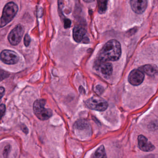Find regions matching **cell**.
Wrapping results in <instances>:
<instances>
[{
	"label": "cell",
	"mask_w": 158,
	"mask_h": 158,
	"mask_svg": "<svg viewBox=\"0 0 158 158\" xmlns=\"http://www.w3.org/2000/svg\"><path fill=\"white\" fill-rule=\"evenodd\" d=\"M121 53V46L120 43L117 40H110L105 44L100 51L98 61H117L119 59Z\"/></svg>",
	"instance_id": "obj_1"
},
{
	"label": "cell",
	"mask_w": 158,
	"mask_h": 158,
	"mask_svg": "<svg viewBox=\"0 0 158 158\" xmlns=\"http://www.w3.org/2000/svg\"><path fill=\"white\" fill-rule=\"evenodd\" d=\"M24 32V28L23 26L19 24L17 25L9 33L8 40L10 44L17 45L21 41Z\"/></svg>",
	"instance_id": "obj_5"
},
{
	"label": "cell",
	"mask_w": 158,
	"mask_h": 158,
	"mask_svg": "<svg viewBox=\"0 0 158 158\" xmlns=\"http://www.w3.org/2000/svg\"><path fill=\"white\" fill-rule=\"evenodd\" d=\"M98 68L102 74L105 76H109L113 72V67L110 63L107 62H101L98 61Z\"/></svg>",
	"instance_id": "obj_11"
},
{
	"label": "cell",
	"mask_w": 158,
	"mask_h": 158,
	"mask_svg": "<svg viewBox=\"0 0 158 158\" xmlns=\"http://www.w3.org/2000/svg\"><path fill=\"white\" fill-rule=\"evenodd\" d=\"M108 0H97L98 13L103 14L105 13L107 9Z\"/></svg>",
	"instance_id": "obj_15"
},
{
	"label": "cell",
	"mask_w": 158,
	"mask_h": 158,
	"mask_svg": "<svg viewBox=\"0 0 158 158\" xmlns=\"http://www.w3.org/2000/svg\"><path fill=\"white\" fill-rule=\"evenodd\" d=\"M144 79V75L141 70L134 69L130 73L128 81L132 85H138L142 83Z\"/></svg>",
	"instance_id": "obj_7"
},
{
	"label": "cell",
	"mask_w": 158,
	"mask_h": 158,
	"mask_svg": "<svg viewBox=\"0 0 158 158\" xmlns=\"http://www.w3.org/2000/svg\"><path fill=\"white\" fill-rule=\"evenodd\" d=\"M1 60L5 64L13 65L19 62V56L14 51L4 50L1 53Z\"/></svg>",
	"instance_id": "obj_6"
},
{
	"label": "cell",
	"mask_w": 158,
	"mask_h": 158,
	"mask_svg": "<svg viewBox=\"0 0 158 158\" xmlns=\"http://www.w3.org/2000/svg\"><path fill=\"white\" fill-rule=\"evenodd\" d=\"M138 142L139 148L143 151L150 152L155 149V146L143 135H140L138 136Z\"/></svg>",
	"instance_id": "obj_9"
},
{
	"label": "cell",
	"mask_w": 158,
	"mask_h": 158,
	"mask_svg": "<svg viewBox=\"0 0 158 158\" xmlns=\"http://www.w3.org/2000/svg\"><path fill=\"white\" fill-rule=\"evenodd\" d=\"M46 100L44 99H38L33 103V110L35 116L41 120H46L53 115V111L50 109L45 107Z\"/></svg>",
	"instance_id": "obj_2"
},
{
	"label": "cell",
	"mask_w": 158,
	"mask_h": 158,
	"mask_svg": "<svg viewBox=\"0 0 158 158\" xmlns=\"http://www.w3.org/2000/svg\"><path fill=\"white\" fill-rule=\"evenodd\" d=\"M5 89L4 87L1 86L0 88V98H2L4 94Z\"/></svg>",
	"instance_id": "obj_22"
},
{
	"label": "cell",
	"mask_w": 158,
	"mask_h": 158,
	"mask_svg": "<svg viewBox=\"0 0 158 158\" xmlns=\"http://www.w3.org/2000/svg\"><path fill=\"white\" fill-rule=\"evenodd\" d=\"M71 21L68 19H64V27L65 28H69L71 26Z\"/></svg>",
	"instance_id": "obj_18"
},
{
	"label": "cell",
	"mask_w": 158,
	"mask_h": 158,
	"mask_svg": "<svg viewBox=\"0 0 158 158\" xmlns=\"http://www.w3.org/2000/svg\"><path fill=\"white\" fill-rule=\"evenodd\" d=\"M31 41V39L29 35L28 34H26L25 37H24V43L26 47H28V46H29L30 44Z\"/></svg>",
	"instance_id": "obj_17"
},
{
	"label": "cell",
	"mask_w": 158,
	"mask_h": 158,
	"mask_svg": "<svg viewBox=\"0 0 158 158\" xmlns=\"http://www.w3.org/2000/svg\"><path fill=\"white\" fill-rule=\"evenodd\" d=\"M86 31L85 29L79 26H76L73 30V37L74 40L80 43L84 39Z\"/></svg>",
	"instance_id": "obj_10"
},
{
	"label": "cell",
	"mask_w": 158,
	"mask_h": 158,
	"mask_svg": "<svg viewBox=\"0 0 158 158\" xmlns=\"http://www.w3.org/2000/svg\"><path fill=\"white\" fill-rule=\"evenodd\" d=\"M18 11V6L14 2L7 3L4 7L1 19V27L6 25L13 20Z\"/></svg>",
	"instance_id": "obj_3"
},
{
	"label": "cell",
	"mask_w": 158,
	"mask_h": 158,
	"mask_svg": "<svg viewBox=\"0 0 158 158\" xmlns=\"http://www.w3.org/2000/svg\"><path fill=\"white\" fill-rule=\"evenodd\" d=\"M83 1L86 3H91L92 2L95 0H83Z\"/></svg>",
	"instance_id": "obj_23"
},
{
	"label": "cell",
	"mask_w": 158,
	"mask_h": 158,
	"mask_svg": "<svg viewBox=\"0 0 158 158\" xmlns=\"http://www.w3.org/2000/svg\"><path fill=\"white\" fill-rule=\"evenodd\" d=\"M0 110H1V118H2L5 115L6 111L5 106L3 104H2L0 106Z\"/></svg>",
	"instance_id": "obj_19"
},
{
	"label": "cell",
	"mask_w": 158,
	"mask_h": 158,
	"mask_svg": "<svg viewBox=\"0 0 158 158\" xmlns=\"http://www.w3.org/2000/svg\"><path fill=\"white\" fill-rule=\"evenodd\" d=\"M130 3L133 11L137 14H143L147 6V0H130Z\"/></svg>",
	"instance_id": "obj_8"
},
{
	"label": "cell",
	"mask_w": 158,
	"mask_h": 158,
	"mask_svg": "<svg viewBox=\"0 0 158 158\" xmlns=\"http://www.w3.org/2000/svg\"><path fill=\"white\" fill-rule=\"evenodd\" d=\"M142 70L149 76H154L157 73L158 69L155 65L147 64L143 66Z\"/></svg>",
	"instance_id": "obj_13"
},
{
	"label": "cell",
	"mask_w": 158,
	"mask_h": 158,
	"mask_svg": "<svg viewBox=\"0 0 158 158\" xmlns=\"http://www.w3.org/2000/svg\"><path fill=\"white\" fill-rule=\"evenodd\" d=\"M74 128L79 131H86L90 133V126L86 121H78L74 124Z\"/></svg>",
	"instance_id": "obj_12"
},
{
	"label": "cell",
	"mask_w": 158,
	"mask_h": 158,
	"mask_svg": "<svg viewBox=\"0 0 158 158\" xmlns=\"http://www.w3.org/2000/svg\"><path fill=\"white\" fill-rule=\"evenodd\" d=\"M9 76V74L8 73L6 72V71H1V81L3 80V79L6 78Z\"/></svg>",
	"instance_id": "obj_20"
},
{
	"label": "cell",
	"mask_w": 158,
	"mask_h": 158,
	"mask_svg": "<svg viewBox=\"0 0 158 158\" xmlns=\"http://www.w3.org/2000/svg\"><path fill=\"white\" fill-rule=\"evenodd\" d=\"M85 104L88 108L99 111H105L108 106V104L106 100L96 96L86 100Z\"/></svg>",
	"instance_id": "obj_4"
},
{
	"label": "cell",
	"mask_w": 158,
	"mask_h": 158,
	"mask_svg": "<svg viewBox=\"0 0 158 158\" xmlns=\"http://www.w3.org/2000/svg\"><path fill=\"white\" fill-rule=\"evenodd\" d=\"M21 129L22 131L26 134H28V133L29 131L28 128H27V126H25L24 124L21 125Z\"/></svg>",
	"instance_id": "obj_21"
},
{
	"label": "cell",
	"mask_w": 158,
	"mask_h": 158,
	"mask_svg": "<svg viewBox=\"0 0 158 158\" xmlns=\"http://www.w3.org/2000/svg\"><path fill=\"white\" fill-rule=\"evenodd\" d=\"M10 150H11V146L10 145H7L4 148L3 151V158H8V155L10 153Z\"/></svg>",
	"instance_id": "obj_16"
},
{
	"label": "cell",
	"mask_w": 158,
	"mask_h": 158,
	"mask_svg": "<svg viewBox=\"0 0 158 158\" xmlns=\"http://www.w3.org/2000/svg\"><path fill=\"white\" fill-rule=\"evenodd\" d=\"M92 158H107L105 147L103 145L99 147L93 154Z\"/></svg>",
	"instance_id": "obj_14"
}]
</instances>
